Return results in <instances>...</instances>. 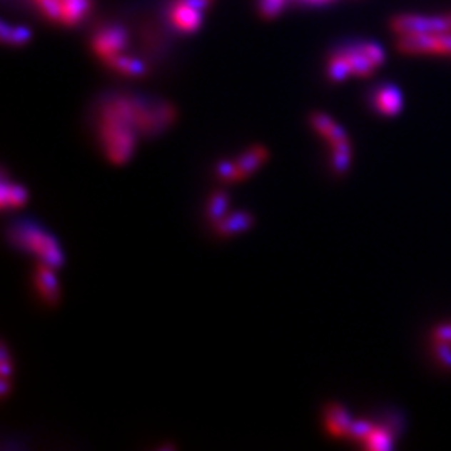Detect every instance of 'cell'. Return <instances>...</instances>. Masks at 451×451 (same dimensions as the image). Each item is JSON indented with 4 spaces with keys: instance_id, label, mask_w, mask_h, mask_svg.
Wrapping results in <instances>:
<instances>
[{
    "instance_id": "cell-1",
    "label": "cell",
    "mask_w": 451,
    "mask_h": 451,
    "mask_svg": "<svg viewBox=\"0 0 451 451\" xmlns=\"http://www.w3.org/2000/svg\"><path fill=\"white\" fill-rule=\"evenodd\" d=\"M7 239L14 248L36 254L39 261L49 264L54 269L64 263V256L56 239L31 221L12 223L7 229Z\"/></svg>"
},
{
    "instance_id": "cell-2",
    "label": "cell",
    "mask_w": 451,
    "mask_h": 451,
    "mask_svg": "<svg viewBox=\"0 0 451 451\" xmlns=\"http://www.w3.org/2000/svg\"><path fill=\"white\" fill-rule=\"evenodd\" d=\"M391 29L403 36V34H445L451 32V14L450 16H411L403 14L391 21Z\"/></svg>"
},
{
    "instance_id": "cell-3",
    "label": "cell",
    "mask_w": 451,
    "mask_h": 451,
    "mask_svg": "<svg viewBox=\"0 0 451 451\" xmlns=\"http://www.w3.org/2000/svg\"><path fill=\"white\" fill-rule=\"evenodd\" d=\"M92 46H94L97 56L104 59V61H109L111 57L119 56V52L124 51L127 46V36L124 29L117 26L102 29L94 37V44Z\"/></svg>"
},
{
    "instance_id": "cell-4",
    "label": "cell",
    "mask_w": 451,
    "mask_h": 451,
    "mask_svg": "<svg viewBox=\"0 0 451 451\" xmlns=\"http://www.w3.org/2000/svg\"><path fill=\"white\" fill-rule=\"evenodd\" d=\"M268 159V151L261 146H251L248 151H244L243 156H239L236 163H231V176L228 183H238V181L246 179L251 176L264 161Z\"/></svg>"
},
{
    "instance_id": "cell-5",
    "label": "cell",
    "mask_w": 451,
    "mask_h": 451,
    "mask_svg": "<svg viewBox=\"0 0 451 451\" xmlns=\"http://www.w3.org/2000/svg\"><path fill=\"white\" fill-rule=\"evenodd\" d=\"M34 284H36L39 296L42 298L44 303L51 306L57 305L59 296H61V288H59L57 278L54 274V268L39 261L36 271H34Z\"/></svg>"
},
{
    "instance_id": "cell-6",
    "label": "cell",
    "mask_w": 451,
    "mask_h": 451,
    "mask_svg": "<svg viewBox=\"0 0 451 451\" xmlns=\"http://www.w3.org/2000/svg\"><path fill=\"white\" fill-rule=\"evenodd\" d=\"M396 47L401 52L443 54L440 34H403L396 42Z\"/></svg>"
},
{
    "instance_id": "cell-7",
    "label": "cell",
    "mask_w": 451,
    "mask_h": 451,
    "mask_svg": "<svg viewBox=\"0 0 451 451\" xmlns=\"http://www.w3.org/2000/svg\"><path fill=\"white\" fill-rule=\"evenodd\" d=\"M171 21L179 31L194 32L201 24V9L191 6L184 0H176L171 9Z\"/></svg>"
},
{
    "instance_id": "cell-8",
    "label": "cell",
    "mask_w": 451,
    "mask_h": 451,
    "mask_svg": "<svg viewBox=\"0 0 451 451\" xmlns=\"http://www.w3.org/2000/svg\"><path fill=\"white\" fill-rule=\"evenodd\" d=\"M254 223V218L249 213H233L224 216L223 219H219L216 224V234L221 238L233 236L241 231H246L248 228H251Z\"/></svg>"
},
{
    "instance_id": "cell-9",
    "label": "cell",
    "mask_w": 451,
    "mask_h": 451,
    "mask_svg": "<svg viewBox=\"0 0 451 451\" xmlns=\"http://www.w3.org/2000/svg\"><path fill=\"white\" fill-rule=\"evenodd\" d=\"M326 413H325V421H326V428L333 436L336 438H343V436L350 435L351 428V420L345 410L341 408L340 405H330L326 406Z\"/></svg>"
},
{
    "instance_id": "cell-10",
    "label": "cell",
    "mask_w": 451,
    "mask_h": 451,
    "mask_svg": "<svg viewBox=\"0 0 451 451\" xmlns=\"http://www.w3.org/2000/svg\"><path fill=\"white\" fill-rule=\"evenodd\" d=\"M375 102L378 111L383 112V114H398L401 109V92L395 86H385L376 92Z\"/></svg>"
},
{
    "instance_id": "cell-11",
    "label": "cell",
    "mask_w": 451,
    "mask_h": 451,
    "mask_svg": "<svg viewBox=\"0 0 451 451\" xmlns=\"http://www.w3.org/2000/svg\"><path fill=\"white\" fill-rule=\"evenodd\" d=\"M91 6V0H62L59 22L67 24V26L79 22L81 19L89 12Z\"/></svg>"
},
{
    "instance_id": "cell-12",
    "label": "cell",
    "mask_w": 451,
    "mask_h": 451,
    "mask_svg": "<svg viewBox=\"0 0 451 451\" xmlns=\"http://www.w3.org/2000/svg\"><path fill=\"white\" fill-rule=\"evenodd\" d=\"M343 54H345L346 61H348V64H350L351 74H356V76L365 77V76H370V74L375 71L376 66L370 61V57H368L360 47L350 49V51H346Z\"/></svg>"
},
{
    "instance_id": "cell-13",
    "label": "cell",
    "mask_w": 451,
    "mask_h": 451,
    "mask_svg": "<svg viewBox=\"0 0 451 451\" xmlns=\"http://www.w3.org/2000/svg\"><path fill=\"white\" fill-rule=\"evenodd\" d=\"M27 201V191L22 186L14 184L11 186L7 181L2 183V209H17L26 204Z\"/></svg>"
},
{
    "instance_id": "cell-14",
    "label": "cell",
    "mask_w": 451,
    "mask_h": 451,
    "mask_svg": "<svg viewBox=\"0 0 451 451\" xmlns=\"http://www.w3.org/2000/svg\"><path fill=\"white\" fill-rule=\"evenodd\" d=\"M112 69H116L117 72L124 74V76H142L146 72V67L141 62L134 61V59L114 56L109 61H106Z\"/></svg>"
},
{
    "instance_id": "cell-15",
    "label": "cell",
    "mask_w": 451,
    "mask_h": 451,
    "mask_svg": "<svg viewBox=\"0 0 451 451\" xmlns=\"http://www.w3.org/2000/svg\"><path fill=\"white\" fill-rule=\"evenodd\" d=\"M229 208V198L228 194L223 193V191H218L211 196L209 203H208V218L211 223H218L219 219H223L226 216V211Z\"/></svg>"
},
{
    "instance_id": "cell-16",
    "label": "cell",
    "mask_w": 451,
    "mask_h": 451,
    "mask_svg": "<svg viewBox=\"0 0 451 451\" xmlns=\"http://www.w3.org/2000/svg\"><path fill=\"white\" fill-rule=\"evenodd\" d=\"M348 74H351V67L346 61V56L343 52L335 54L330 59V64H328V77L331 81H341L345 79Z\"/></svg>"
},
{
    "instance_id": "cell-17",
    "label": "cell",
    "mask_w": 451,
    "mask_h": 451,
    "mask_svg": "<svg viewBox=\"0 0 451 451\" xmlns=\"http://www.w3.org/2000/svg\"><path fill=\"white\" fill-rule=\"evenodd\" d=\"M365 446L370 450H388L391 448V436L386 430L376 428L365 438Z\"/></svg>"
},
{
    "instance_id": "cell-18",
    "label": "cell",
    "mask_w": 451,
    "mask_h": 451,
    "mask_svg": "<svg viewBox=\"0 0 451 451\" xmlns=\"http://www.w3.org/2000/svg\"><path fill=\"white\" fill-rule=\"evenodd\" d=\"M286 0H259V12L264 19L276 17L283 11Z\"/></svg>"
},
{
    "instance_id": "cell-19",
    "label": "cell",
    "mask_w": 451,
    "mask_h": 451,
    "mask_svg": "<svg viewBox=\"0 0 451 451\" xmlns=\"http://www.w3.org/2000/svg\"><path fill=\"white\" fill-rule=\"evenodd\" d=\"M360 49L363 52L370 57V61L375 64V66H380V64L385 62V52L378 44H373V42H365L361 44Z\"/></svg>"
},
{
    "instance_id": "cell-20",
    "label": "cell",
    "mask_w": 451,
    "mask_h": 451,
    "mask_svg": "<svg viewBox=\"0 0 451 451\" xmlns=\"http://www.w3.org/2000/svg\"><path fill=\"white\" fill-rule=\"evenodd\" d=\"M375 430V425L368 423V421H358V423H353L351 428H350V438L353 440H363L365 441V438L368 435L371 433V431Z\"/></svg>"
},
{
    "instance_id": "cell-21",
    "label": "cell",
    "mask_w": 451,
    "mask_h": 451,
    "mask_svg": "<svg viewBox=\"0 0 451 451\" xmlns=\"http://www.w3.org/2000/svg\"><path fill=\"white\" fill-rule=\"evenodd\" d=\"M433 350H435L436 355H438L440 360L443 361V365H445V366H448V368H451V350H450L448 343L435 340Z\"/></svg>"
},
{
    "instance_id": "cell-22",
    "label": "cell",
    "mask_w": 451,
    "mask_h": 451,
    "mask_svg": "<svg viewBox=\"0 0 451 451\" xmlns=\"http://www.w3.org/2000/svg\"><path fill=\"white\" fill-rule=\"evenodd\" d=\"M29 37H31V32H29L26 27H16L11 31V36H9L7 42L14 44V46H22V44H26L29 41Z\"/></svg>"
},
{
    "instance_id": "cell-23",
    "label": "cell",
    "mask_w": 451,
    "mask_h": 451,
    "mask_svg": "<svg viewBox=\"0 0 451 451\" xmlns=\"http://www.w3.org/2000/svg\"><path fill=\"white\" fill-rule=\"evenodd\" d=\"M433 338L438 341L451 343V326H440L433 333Z\"/></svg>"
},
{
    "instance_id": "cell-24",
    "label": "cell",
    "mask_w": 451,
    "mask_h": 451,
    "mask_svg": "<svg viewBox=\"0 0 451 451\" xmlns=\"http://www.w3.org/2000/svg\"><path fill=\"white\" fill-rule=\"evenodd\" d=\"M441 44H443V54H451V32L440 34Z\"/></svg>"
},
{
    "instance_id": "cell-25",
    "label": "cell",
    "mask_w": 451,
    "mask_h": 451,
    "mask_svg": "<svg viewBox=\"0 0 451 451\" xmlns=\"http://www.w3.org/2000/svg\"><path fill=\"white\" fill-rule=\"evenodd\" d=\"M306 2H310V4H326V2H330V0H306Z\"/></svg>"
}]
</instances>
